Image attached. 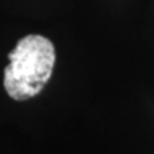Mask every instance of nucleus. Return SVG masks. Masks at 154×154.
Here are the masks:
<instances>
[{
  "label": "nucleus",
  "mask_w": 154,
  "mask_h": 154,
  "mask_svg": "<svg viewBox=\"0 0 154 154\" xmlns=\"http://www.w3.org/2000/svg\"><path fill=\"white\" fill-rule=\"evenodd\" d=\"M10 63L5 69V88L14 100H27L38 94L49 82L56 53L49 38L29 34L17 42L9 54Z\"/></svg>",
  "instance_id": "obj_1"
}]
</instances>
